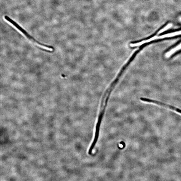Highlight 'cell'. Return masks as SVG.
<instances>
[{"label":"cell","mask_w":181,"mask_h":181,"mask_svg":"<svg viewBox=\"0 0 181 181\" xmlns=\"http://www.w3.org/2000/svg\"><path fill=\"white\" fill-rule=\"evenodd\" d=\"M4 19L8 24L18 30L20 33H22L23 35L28 39L32 42L34 45L38 46L40 48L47 51H53V47L43 44H41V43L38 42L35 39H34L33 37L29 35L27 32L26 31L22 28L21 27L14 21L10 18L9 17L7 16H5L4 17Z\"/></svg>","instance_id":"1"},{"label":"cell","mask_w":181,"mask_h":181,"mask_svg":"<svg viewBox=\"0 0 181 181\" xmlns=\"http://www.w3.org/2000/svg\"><path fill=\"white\" fill-rule=\"evenodd\" d=\"M158 39H159V36H154L147 40L142 41L139 42L134 43V44H131V45L132 46H136L140 45H142V44H146V43H148L154 40Z\"/></svg>","instance_id":"2"},{"label":"cell","mask_w":181,"mask_h":181,"mask_svg":"<svg viewBox=\"0 0 181 181\" xmlns=\"http://www.w3.org/2000/svg\"><path fill=\"white\" fill-rule=\"evenodd\" d=\"M181 35V31H178L177 32H172L171 33H168L166 34H165V35H162L159 36V39H162L163 38L173 37L176 36Z\"/></svg>","instance_id":"3"},{"label":"cell","mask_w":181,"mask_h":181,"mask_svg":"<svg viewBox=\"0 0 181 181\" xmlns=\"http://www.w3.org/2000/svg\"><path fill=\"white\" fill-rule=\"evenodd\" d=\"M172 26V25L171 23H169L167 24L164 28L160 30V31H159L158 32V34H160L165 32V31H167V30L171 28Z\"/></svg>","instance_id":"4"},{"label":"cell","mask_w":181,"mask_h":181,"mask_svg":"<svg viewBox=\"0 0 181 181\" xmlns=\"http://www.w3.org/2000/svg\"><path fill=\"white\" fill-rule=\"evenodd\" d=\"M181 49V44H180L178 46H176L173 49H172L169 53H168L167 54L168 56H169V55H171L172 53H174L177 50L180 49Z\"/></svg>","instance_id":"5"},{"label":"cell","mask_w":181,"mask_h":181,"mask_svg":"<svg viewBox=\"0 0 181 181\" xmlns=\"http://www.w3.org/2000/svg\"><path fill=\"white\" fill-rule=\"evenodd\" d=\"M180 21H181V17L180 18Z\"/></svg>","instance_id":"6"}]
</instances>
